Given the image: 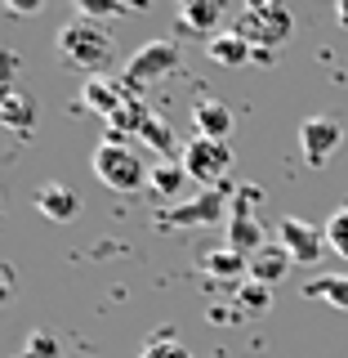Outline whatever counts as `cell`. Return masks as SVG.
Returning a JSON list of instances; mask_svg holds the SVG:
<instances>
[{
    "label": "cell",
    "instance_id": "cell-1",
    "mask_svg": "<svg viewBox=\"0 0 348 358\" xmlns=\"http://www.w3.org/2000/svg\"><path fill=\"white\" fill-rule=\"evenodd\" d=\"M59 59L72 67H85V72H98V67L112 63V31L103 22L76 14L72 22L59 27Z\"/></svg>",
    "mask_w": 348,
    "mask_h": 358
},
{
    "label": "cell",
    "instance_id": "cell-2",
    "mask_svg": "<svg viewBox=\"0 0 348 358\" xmlns=\"http://www.w3.org/2000/svg\"><path fill=\"white\" fill-rule=\"evenodd\" d=\"M94 175L98 184L116 188V193H139V188H148V166H143V157L130 148L126 139H107L94 148Z\"/></svg>",
    "mask_w": 348,
    "mask_h": 358
},
{
    "label": "cell",
    "instance_id": "cell-3",
    "mask_svg": "<svg viewBox=\"0 0 348 358\" xmlns=\"http://www.w3.org/2000/svg\"><path fill=\"white\" fill-rule=\"evenodd\" d=\"M237 31L255 45V54H273L290 41L295 18H290V9L277 5V0H255V5H245L237 14Z\"/></svg>",
    "mask_w": 348,
    "mask_h": 358
},
{
    "label": "cell",
    "instance_id": "cell-4",
    "mask_svg": "<svg viewBox=\"0 0 348 358\" xmlns=\"http://www.w3.org/2000/svg\"><path fill=\"white\" fill-rule=\"evenodd\" d=\"M259 197H264L259 188H241V193H232V210H228V246L237 255H245V260L268 246L264 224H259V215H255V201Z\"/></svg>",
    "mask_w": 348,
    "mask_h": 358
},
{
    "label": "cell",
    "instance_id": "cell-5",
    "mask_svg": "<svg viewBox=\"0 0 348 358\" xmlns=\"http://www.w3.org/2000/svg\"><path fill=\"white\" fill-rule=\"evenodd\" d=\"M170 72H179V45L174 41H148L143 50L130 54L121 81H126V90H143V85L165 81Z\"/></svg>",
    "mask_w": 348,
    "mask_h": 358
},
{
    "label": "cell",
    "instance_id": "cell-6",
    "mask_svg": "<svg viewBox=\"0 0 348 358\" xmlns=\"http://www.w3.org/2000/svg\"><path fill=\"white\" fill-rule=\"evenodd\" d=\"M183 171H188V179H197V184H206V188H219L223 179H228V171H232V148L228 143H219V139H197L192 143H183Z\"/></svg>",
    "mask_w": 348,
    "mask_h": 358
},
{
    "label": "cell",
    "instance_id": "cell-7",
    "mask_svg": "<svg viewBox=\"0 0 348 358\" xmlns=\"http://www.w3.org/2000/svg\"><path fill=\"white\" fill-rule=\"evenodd\" d=\"M232 210V197H228V184L219 188H206L201 197L192 201H174L170 210H165V229H201V224H215V220H228Z\"/></svg>",
    "mask_w": 348,
    "mask_h": 358
},
{
    "label": "cell",
    "instance_id": "cell-8",
    "mask_svg": "<svg viewBox=\"0 0 348 358\" xmlns=\"http://www.w3.org/2000/svg\"><path fill=\"white\" fill-rule=\"evenodd\" d=\"M277 242L290 251V260L295 264H317L321 255V246H331L326 242V233L317 229V224H304V220H295V215H282V224H277Z\"/></svg>",
    "mask_w": 348,
    "mask_h": 358
},
{
    "label": "cell",
    "instance_id": "cell-9",
    "mask_svg": "<svg viewBox=\"0 0 348 358\" xmlns=\"http://www.w3.org/2000/svg\"><path fill=\"white\" fill-rule=\"evenodd\" d=\"M344 143V126L335 117H308L299 126V148H304V162L308 166H326Z\"/></svg>",
    "mask_w": 348,
    "mask_h": 358
},
{
    "label": "cell",
    "instance_id": "cell-10",
    "mask_svg": "<svg viewBox=\"0 0 348 358\" xmlns=\"http://www.w3.org/2000/svg\"><path fill=\"white\" fill-rule=\"evenodd\" d=\"M134 94V90H126V81H103V76H89V81L81 85V108L98 112V117H116L121 103Z\"/></svg>",
    "mask_w": 348,
    "mask_h": 358
},
{
    "label": "cell",
    "instance_id": "cell-11",
    "mask_svg": "<svg viewBox=\"0 0 348 358\" xmlns=\"http://www.w3.org/2000/svg\"><path fill=\"white\" fill-rule=\"evenodd\" d=\"M219 18H223V5H219V0H183V5L174 9V27L192 31V36H206V41L215 36Z\"/></svg>",
    "mask_w": 348,
    "mask_h": 358
},
{
    "label": "cell",
    "instance_id": "cell-12",
    "mask_svg": "<svg viewBox=\"0 0 348 358\" xmlns=\"http://www.w3.org/2000/svg\"><path fill=\"white\" fill-rule=\"evenodd\" d=\"M206 54H210L219 67H245V63L255 59V45L245 41L237 27H223V31H215V36L206 41Z\"/></svg>",
    "mask_w": 348,
    "mask_h": 358
},
{
    "label": "cell",
    "instance_id": "cell-13",
    "mask_svg": "<svg viewBox=\"0 0 348 358\" xmlns=\"http://www.w3.org/2000/svg\"><path fill=\"white\" fill-rule=\"evenodd\" d=\"M290 264H295V260H290L286 246H282V242H268L264 251H255V255H250V282L277 287V282H282V278L290 273Z\"/></svg>",
    "mask_w": 348,
    "mask_h": 358
},
{
    "label": "cell",
    "instance_id": "cell-14",
    "mask_svg": "<svg viewBox=\"0 0 348 358\" xmlns=\"http://www.w3.org/2000/svg\"><path fill=\"white\" fill-rule=\"evenodd\" d=\"M192 126L201 139H219V143H228V134H232V112L228 103H219V99H197V108H192Z\"/></svg>",
    "mask_w": 348,
    "mask_h": 358
},
{
    "label": "cell",
    "instance_id": "cell-15",
    "mask_svg": "<svg viewBox=\"0 0 348 358\" xmlns=\"http://www.w3.org/2000/svg\"><path fill=\"white\" fill-rule=\"evenodd\" d=\"M36 210L45 220H54V224H72L81 215V197H76L67 184H45L36 193Z\"/></svg>",
    "mask_w": 348,
    "mask_h": 358
},
{
    "label": "cell",
    "instance_id": "cell-16",
    "mask_svg": "<svg viewBox=\"0 0 348 358\" xmlns=\"http://www.w3.org/2000/svg\"><path fill=\"white\" fill-rule=\"evenodd\" d=\"M201 268L215 273L223 287H241V278H250V260L237 255L232 246H223V251H206V255H201Z\"/></svg>",
    "mask_w": 348,
    "mask_h": 358
},
{
    "label": "cell",
    "instance_id": "cell-17",
    "mask_svg": "<svg viewBox=\"0 0 348 358\" xmlns=\"http://www.w3.org/2000/svg\"><path fill=\"white\" fill-rule=\"evenodd\" d=\"M183 184H188L183 162H161V166H152V175H148V193L161 197V201H170Z\"/></svg>",
    "mask_w": 348,
    "mask_h": 358
},
{
    "label": "cell",
    "instance_id": "cell-18",
    "mask_svg": "<svg viewBox=\"0 0 348 358\" xmlns=\"http://www.w3.org/2000/svg\"><path fill=\"white\" fill-rule=\"evenodd\" d=\"M148 121H152V112L143 108V99L130 94L126 103H121V112L107 121V126H112V139H126V134H143V126H148Z\"/></svg>",
    "mask_w": 348,
    "mask_h": 358
},
{
    "label": "cell",
    "instance_id": "cell-19",
    "mask_svg": "<svg viewBox=\"0 0 348 358\" xmlns=\"http://www.w3.org/2000/svg\"><path fill=\"white\" fill-rule=\"evenodd\" d=\"M0 117H5V126H14V130H31L36 126V103H31L27 94H18V90H9L5 103H0Z\"/></svg>",
    "mask_w": 348,
    "mask_h": 358
},
{
    "label": "cell",
    "instance_id": "cell-20",
    "mask_svg": "<svg viewBox=\"0 0 348 358\" xmlns=\"http://www.w3.org/2000/svg\"><path fill=\"white\" fill-rule=\"evenodd\" d=\"M308 296H321L335 309H348V273H321L308 282Z\"/></svg>",
    "mask_w": 348,
    "mask_h": 358
},
{
    "label": "cell",
    "instance_id": "cell-21",
    "mask_svg": "<svg viewBox=\"0 0 348 358\" xmlns=\"http://www.w3.org/2000/svg\"><path fill=\"white\" fill-rule=\"evenodd\" d=\"M326 242H331V251L340 255V260H348V201L335 206V215L326 220Z\"/></svg>",
    "mask_w": 348,
    "mask_h": 358
},
{
    "label": "cell",
    "instance_id": "cell-22",
    "mask_svg": "<svg viewBox=\"0 0 348 358\" xmlns=\"http://www.w3.org/2000/svg\"><path fill=\"white\" fill-rule=\"evenodd\" d=\"M22 358H63L59 336H50V331H31V336H27V345H22Z\"/></svg>",
    "mask_w": 348,
    "mask_h": 358
},
{
    "label": "cell",
    "instance_id": "cell-23",
    "mask_svg": "<svg viewBox=\"0 0 348 358\" xmlns=\"http://www.w3.org/2000/svg\"><path fill=\"white\" fill-rule=\"evenodd\" d=\"M268 300H273V291H268L264 282H241V287H237V305L250 309V313H264Z\"/></svg>",
    "mask_w": 348,
    "mask_h": 358
},
{
    "label": "cell",
    "instance_id": "cell-24",
    "mask_svg": "<svg viewBox=\"0 0 348 358\" xmlns=\"http://www.w3.org/2000/svg\"><path fill=\"white\" fill-rule=\"evenodd\" d=\"M130 14V5H112V0H81V18H121Z\"/></svg>",
    "mask_w": 348,
    "mask_h": 358
},
{
    "label": "cell",
    "instance_id": "cell-25",
    "mask_svg": "<svg viewBox=\"0 0 348 358\" xmlns=\"http://www.w3.org/2000/svg\"><path fill=\"white\" fill-rule=\"evenodd\" d=\"M143 139H148L156 152H174V139H170V130H165V121H156V117L148 121V126H143Z\"/></svg>",
    "mask_w": 348,
    "mask_h": 358
},
{
    "label": "cell",
    "instance_id": "cell-26",
    "mask_svg": "<svg viewBox=\"0 0 348 358\" xmlns=\"http://www.w3.org/2000/svg\"><path fill=\"white\" fill-rule=\"evenodd\" d=\"M143 358H192V354H188L179 341H170V336H161V341H152L148 350H143Z\"/></svg>",
    "mask_w": 348,
    "mask_h": 358
},
{
    "label": "cell",
    "instance_id": "cell-27",
    "mask_svg": "<svg viewBox=\"0 0 348 358\" xmlns=\"http://www.w3.org/2000/svg\"><path fill=\"white\" fill-rule=\"evenodd\" d=\"M9 14H40V0H5Z\"/></svg>",
    "mask_w": 348,
    "mask_h": 358
},
{
    "label": "cell",
    "instance_id": "cell-28",
    "mask_svg": "<svg viewBox=\"0 0 348 358\" xmlns=\"http://www.w3.org/2000/svg\"><path fill=\"white\" fill-rule=\"evenodd\" d=\"M335 18H340V27H348V0H340V5H335Z\"/></svg>",
    "mask_w": 348,
    "mask_h": 358
}]
</instances>
